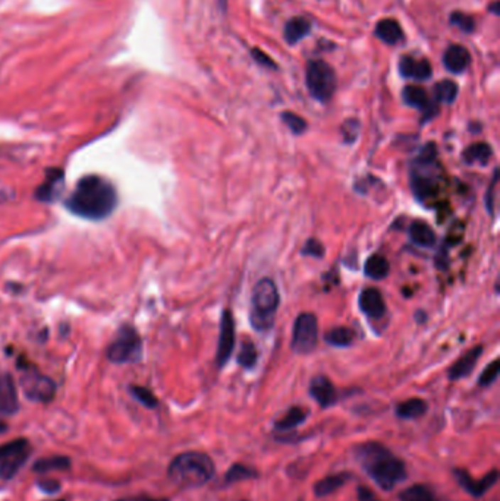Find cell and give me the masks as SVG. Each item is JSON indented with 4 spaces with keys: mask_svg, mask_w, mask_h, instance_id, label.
<instances>
[{
    "mask_svg": "<svg viewBox=\"0 0 500 501\" xmlns=\"http://www.w3.org/2000/svg\"><path fill=\"white\" fill-rule=\"evenodd\" d=\"M428 409V404L425 400L414 397L405 400L396 406V415L401 419H417L423 417Z\"/></svg>",
    "mask_w": 500,
    "mask_h": 501,
    "instance_id": "cell-24",
    "label": "cell"
},
{
    "mask_svg": "<svg viewBox=\"0 0 500 501\" xmlns=\"http://www.w3.org/2000/svg\"><path fill=\"white\" fill-rule=\"evenodd\" d=\"M118 202L116 187L109 179L100 175H85L77 182L63 206L77 217L100 221L116 210Z\"/></svg>",
    "mask_w": 500,
    "mask_h": 501,
    "instance_id": "cell-1",
    "label": "cell"
},
{
    "mask_svg": "<svg viewBox=\"0 0 500 501\" xmlns=\"http://www.w3.org/2000/svg\"><path fill=\"white\" fill-rule=\"evenodd\" d=\"M359 308L369 318L379 320L386 314V304L380 290L370 287L364 289L359 294Z\"/></svg>",
    "mask_w": 500,
    "mask_h": 501,
    "instance_id": "cell-16",
    "label": "cell"
},
{
    "mask_svg": "<svg viewBox=\"0 0 500 501\" xmlns=\"http://www.w3.org/2000/svg\"><path fill=\"white\" fill-rule=\"evenodd\" d=\"M493 155V150L489 144L486 143H477L471 144L462 154L464 162L467 165H487L490 157Z\"/></svg>",
    "mask_w": 500,
    "mask_h": 501,
    "instance_id": "cell-25",
    "label": "cell"
},
{
    "mask_svg": "<svg viewBox=\"0 0 500 501\" xmlns=\"http://www.w3.org/2000/svg\"><path fill=\"white\" fill-rule=\"evenodd\" d=\"M214 475V463L209 454L187 451L176 456L168 469L169 480L179 488H198L207 484Z\"/></svg>",
    "mask_w": 500,
    "mask_h": 501,
    "instance_id": "cell-3",
    "label": "cell"
},
{
    "mask_svg": "<svg viewBox=\"0 0 500 501\" xmlns=\"http://www.w3.org/2000/svg\"><path fill=\"white\" fill-rule=\"evenodd\" d=\"M60 501H65V500H60Z\"/></svg>",
    "mask_w": 500,
    "mask_h": 501,
    "instance_id": "cell-46",
    "label": "cell"
},
{
    "mask_svg": "<svg viewBox=\"0 0 500 501\" xmlns=\"http://www.w3.org/2000/svg\"><path fill=\"white\" fill-rule=\"evenodd\" d=\"M377 501H379V500H377Z\"/></svg>",
    "mask_w": 500,
    "mask_h": 501,
    "instance_id": "cell-47",
    "label": "cell"
},
{
    "mask_svg": "<svg viewBox=\"0 0 500 501\" xmlns=\"http://www.w3.org/2000/svg\"><path fill=\"white\" fill-rule=\"evenodd\" d=\"M129 393L132 395V397H134L136 402L141 403V404H143L144 407H147V409H154V407H157V404H158L157 397H156L148 389H146V387H143V385H131V387H129Z\"/></svg>",
    "mask_w": 500,
    "mask_h": 501,
    "instance_id": "cell-34",
    "label": "cell"
},
{
    "mask_svg": "<svg viewBox=\"0 0 500 501\" xmlns=\"http://www.w3.org/2000/svg\"><path fill=\"white\" fill-rule=\"evenodd\" d=\"M219 2H220V4L223 5V6H224V4H226V0H219Z\"/></svg>",
    "mask_w": 500,
    "mask_h": 501,
    "instance_id": "cell-45",
    "label": "cell"
},
{
    "mask_svg": "<svg viewBox=\"0 0 500 501\" xmlns=\"http://www.w3.org/2000/svg\"><path fill=\"white\" fill-rule=\"evenodd\" d=\"M282 121L283 123L295 133V135H301L305 132L307 129V122L304 118L298 116L297 113L292 111H283L282 113Z\"/></svg>",
    "mask_w": 500,
    "mask_h": 501,
    "instance_id": "cell-36",
    "label": "cell"
},
{
    "mask_svg": "<svg viewBox=\"0 0 500 501\" xmlns=\"http://www.w3.org/2000/svg\"><path fill=\"white\" fill-rule=\"evenodd\" d=\"M399 72L405 78L425 81L431 77V65L425 59H414L413 56H402L399 60Z\"/></svg>",
    "mask_w": 500,
    "mask_h": 501,
    "instance_id": "cell-17",
    "label": "cell"
},
{
    "mask_svg": "<svg viewBox=\"0 0 500 501\" xmlns=\"http://www.w3.org/2000/svg\"><path fill=\"white\" fill-rule=\"evenodd\" d=\"M301 254L305 257H312V258H323L325 257V246L320 241L311 238L307 241L305 246L301 249Z\"/></svg>",
    "mask_w": 500,
    "mask_h": 501,
    "instance_id": "cell-37",
    "label": "cell"
},
{
    "mask_svg": "<svg viewBox=\"0 0 500 501\" xmlns=\"http://www.w3.org/2000/svg\"><path fill=\"white\" fill-rule=\"evenodd\" d=\"M109 362L124 365V363H135L143 358V338L136 329L131 324L119 327L116 336L113 337L106 351Z\"/></svg>",
    "mask_w": 500,
    "mask_h": 501,
    "instance_id": "cell-5",
    "label": "cell"
},
{
    "mask_svg": "<svg viewBox=\"0 0 500 501\" xmlns=\"http://www.w3.org/2000/svg\"><path fill=\"white\" fill-rule=\"evenodd\" d=\"M399 498L401 501H439L433 491H431L427 485H421V484H415L413 487L403 490Z\"/></svg>",
    "mask_w": 500,
    "mask_h": 501,
    "instance_id": "cell-31",
    "label": "cell"
},
{
    "mask_svg": "<svg viewBox=\"0 0 500 501\" xmlns=\"http://www.w3.org/2000/svg\"><path fill=\"white\" fill-rule=\"evenodd\" d=\"M376 35L386 44L395 45L403 38V31L395 19H381L376 27Z\"/></svg>",
    "mask_w": 500,
    "mask_h": 501,
    "instance_id": "cell-22",
    "label": "cell"
},
{
    "mask_svg": "<svg viewBox=\"0 0 500 501\" xmlns=\"http://www.w3.org/2000/svg\"><path fill=\"white\" fill-rule=\"evenodd\" d=\"M450 21H452L453 26L460 27V28H461L462 31H465V33H471V31L474 30V27H475L474 19H472L471 16L462 13V12H455V13L450 16Z\"/></svg>",
    "mask_w": 500,
    "mask_h": 501,
    "instance_id": "cell-39",
    "label": "cell"
},
{
    "mask_svg": "<svg viewBox=\"0 0 500 501\" xmlns=\"http://www.w3.org/2000/svg\"><path fill=\"white\" fill-rule=\"evenodd\" d=\"M453 473H455V476H457V481L460 483V485L474 497L484 495L493 485H496V483L499 480L497 469H493L491 472H489L484 478H482V480H479V481H475L474 478H471L469 473L464 469H455Z\"/></svg>",
    "mask_w": 500,
    "mask_h": 501,
    "instance_id": "cell-14",
    "label": "cell"
},
{
    "mask_svg": "<svg viewBox=\"0 0 500 501\" xmlns=\"http://www.w3.org/2000/svg\"><path fill=\"white\" fill-rule=\"evenodd\" d=\"M497 176H499V170L496 169L494 170V175H493V179H491V184H490V187H489V189H487V210H489V213L493 216V204H494V201H493V195H494V188H496V185H497Z\"/></svg>",
    "mask_w": 500,
    "mask_h": 501,
    "instance_id": "cell-40",
    "label": "cell"
},
{
    "mask_svg": "<svg viewBox=\"0 0 500 501\" xmlns=\"http://www.w3.org/2000/svg\"><path fill=\"white\" fill-rule=\"evenodd\" d=\"M71 466V459L66 456H52V458H44L40 459L34 463L33 470L38 473H48L53 470H66Z\"/></svg>",
    "mask_w": 500,
    "mask_h": 501,
    "instance_id": "cell-29",
    "label": "cell"
},
{
    "mask_svg": "<svg viewBox=\"0 0 500 501\" xmlns=\"http://www.w3.org/2000/svg\"><path fill=\"white\" fill-rule=\"evenodd\" d=\"M259 473L256 469H253L251 466H245L241 463H235L232 465L229 469H227L226 475H224V481L226 483H239V481H246V480H253Z\"/></svg>",
    "mask_w": 500,
    "mask_h": 501,
    "instance_id": "cell-32",
    "label": "cell"
},
{
    "mask_svg": "<svg viewBox=\"0 0 500 501\" xmlns=\"http://www.w3.org/2000/svg\"><path fill=\"white\" fill-rule=\"evenodd\" d=\"M30 444L26 439H18L0 446V478L9 481L30 458Z\"/></svg>",
    "mask_w": 500,
    "mask_h": 501,
    "instance_id": "cell-9",
    "label": "cell"
},
{
    "mask_svg": "<svg viewBox=\"0 0 500 501\" xmlns=\"http://www.w3.org/2000/svg\"><path fill=\"white\" fill-rule=\"evenodd\" d=\"M310 395L322 407H330L337 400V393L333 382L325 377L317 375L310 382Z\"/></svg>",
    "mask_w": 500,
    "mask_h": 501,
    "instance_id": "cell-15",
    "label": "cell"
},
{
    "mask_svg": "<svg viewBox=\"0 0 500 501\" xmlns=\"http://www.w3.org/2000/svg\"><path fill=\"white\" fill-rule=\"evenodd\" d=\"M307 87L317 101H329L336 91V74L332 66L323 60L310 62L307 66Z\"/></svg>",
    "mask_w": 500,
    "mask_h": 501,
    "instance_id": "cell-8",
    "label": "cell"
},
{
    "mask_svg": "<svg viewBox=\"0 0 500 501\" xmlns=\"http://www.w3.org/2000/svg\"><path fill=\"white\" fill-rule=\"evenodd\" d=\"M443 62L446 70L453 72V74H461L464 72L471 63V56L468 50L460 44H453L445 52Z\"/></svg>",
    "mask_w": 500,
    "mask_h": 501,
    "instance_id": "cell-20",
    "label": "cell"
},
{
    "mask_svg": "<svg viewBox=\"0 0 500 501\" xmlns=\"http://www.w3.org/2000/svg\"><path fill=\"white\" fill-rule=\"evenodd\" d=\"M116 501H170L168 498H151L147 495H138V497H126V498H121Z\"/></svg>",
    "mask_w": 500,
    "mask_h": 501,
    "instance_id": "cell-44",
    "label": "cell"
},
{
    "mask_svg": "<svg viewBox=\"0 0 500 501\" xmlns=\"http://www.w3.org/2000/svg\"><path fill=\"white\" fill-rule=\"evenodd\" d=\"M307 417H308V412L304 411L303 407L293 406V407L289 409V411H288L279 421H276L275 428H276L278 431H281V432H283V431H290V429H293V428L300 426L301 424H304L305 419H307Z\"/></svg>",
    "mask_w": 500,
    "mask_h": 501,
    "instance_id": "cell-27",
    "label": "cell"
},
{
    "mask_svg": "<svg viewBox=\"0 0 500 501\" xmlns=\"http://www.w3.org/2000/svg\"><path fill=\"white\" fill-rule=\"evenodd\" d=\"M349 478H351V473H348V472H340L336 475L326 476L314 485V492L318 497L329 495V494L337 491L339 488H342L349 481Z\"/></svg>",
    "mask_w": 500,
    "mask_h": 501,
    "instance_id": "cell-23",
    "label": "cell"
},
{
    "mask_svg": "<svg viewBox=\"0 0 500 501\" xmlns=\"http://www.w3.org/2000/svg\"><path fill=\"white\" fill-rule=\"evenodd\" d=\"M38 488L43 491V492H48V494H55L60 490V484L55 480H43L38 483Z\"/></svg>",
    "mask_w": 500,
    "mask_h": 501,
    "instance_id": "cell-41",
    "label": "cell"
},
{
    "mask_svg": "<svg viewBox=\"0 0 500 501\" xmlns=\"http://www.w3.org/2000/svg\"><path fill=\"white\" fill-rule=\"evenodd\" d=\"M318 341V323L314 314L304 312L297 316L293 324L292 349L298 355L311 353Z\"/></svg>",
    "mask_w": 500,
    "mask_h": 501,
    "instance_id": "cell-10",
    "label": "cell"
},
{
    "mask_svg": "<svg viewBox=\"0 0 500 501\" xmlns=\"http://www.w3.org/2000/svg\"><path fill=\"white\" fill-rule=\"evenodd\" d=\"M500 365H499V359H496V360H493L491 363H490V365L482 373V375H480V380H479V384L482 385V387H489V385H491L496 380H497V377H499V368Z\"/></svg>",
    "mask_w": 500,
    "mask_h": 501,
    "instance_id": "cell-38",
    "label": "cell"
},
{
    "mask_svg": "<svg viewBox=\"0 0 500 501\" xmlns=\"http://www.w3.org/2000/svg\"><path fill=\"white\" fill-rule=\"evenodd\" d=\"M253 56H254V59H256L257 62H260V63L264 65V66H266V65H267V66H271V67L276 66L275 63L271 62V59H270L266 53H263V52L259 50V49H254V50H253Z\"/></svg>",
    "mask_w": 500,
    "mask_h": 501,
    "instance_id": "cell-43",
    "label": "cell"
},
{
    "mask_svg": "<svg viewBox=\"0 0 500 501\" xmlns=\"http://www.w3.org/2000/svg\"><path fill=\"white\" fill-rule=\"evenodd\" d=\"M408 232H409V238H411V241L421 248L435 246L436 239H438L435 231L431 229V227L423 220L413 221L411 226H409Z\"/></svg>",
    "mask_w": 500,
    "mask_h": 501,
    "instance_id": "cell-21",
    "label": "cell"
},
{
    "mask_svg": "<svg viewBox=\"0 0 500 501\" xmlns=\"http://www.w3.org/2000/svg\"><path fill=\"white\" fill-rule=\"evenodd\" d=\"M355 458L371 480L384 491L406 480V465L381 443L369 441L355 447Z\"/></svg>",
    "mask_w": 500,
    "mask_h": 501,
    "instance_id": "cell-2",
    "label": "cell"
},
{
    "mask_svg": "<svg viewBox=\"0 0 500 501\" xmlns=\"http://www.w3.org/2000/svg\"><path fill=\"white\" fill-rule=\"evenodd\" d=\"M18 409L19 399L13 378L9 373L0 370V419L15 415Z\"/></svg>",
    "mask_w": 500,
    "mask_h": 501,
    "instance_id": "cell-13",
    "label": "cell"
},
{
    "mask_svg": "<svg viewBox=\"0 0 500 501\" xmlns=\"http://www.w3.org/2000/svg\"><path fill=\"white\" fill-rule=\"evenodd\" d=\"M65 188V172L62 167L45 169L44 180L37 187L34 197L40 202L52 204L56 202Z\"/></svg>",
    "mask_w": 500,
    "mask_h": 501,
    "instance_id": "cell-12",
    "label": "cell"
},
{
    "mask_svg": "<svg viewBox=\"0 0 500 501\" xmlns=\"http://www.w3.org/2000/svg\"><path fill=\"white\" fill-rule=\"evenodd\" d=\"M482 353H483V348H482V346L472 348L471 351H468L467 353H464V355L450 367V370H449V380L457 381V380H461V378L469 375V374L472 373L474 367L477 365V362H479Z\"/></svg>",
    "mask_w": 500,
    "mask_h": 501,
    "instance_id": "cell-18",
    "label": "cell"
},
{
    "mask_svg": "<svg viewBox=\"0 0 500 501\" xmlns=\"http://www.w3.org/2000/svg\"><path fill=\"white\" fill-rule=\"evenodd\" d=\"M279 307V292L271 279H261L253 290L249 320L256 330L267 331L275 323Z\"/></svg>",
    "mask_w": 500,
    "mask_h": 501,
    "instance_id": "cell-4",
    "label": "cell"
},
{
    "mask_svg": "<svg viewBox=\"0 0 500 501\" xmlns=\"http://www.w3.org/2000/svg\"><path fill=\"white\" fill-rule=\"evenodd\" d=\"M310 30H311V24L307 19L292 18L288 21V24L285 27V40L289 44H297L304 37H307Z\"/></svg>",
    "mask_w": 500,
    "mask_h": 501,
    "instance_id": "cell-26",
    "label": "cell"
},
{
    "mask_svg": "<svg viewBox=\"0 0 500 501\" xmlns=\"http://www.w3.org/2000/svg\"><path fill=\"white\" fill-rule=\"evenodd\" d=\"M436 147L435 144H427L418 157L415 158V163L411 173V184L415 195L420 199H425L430 195H433L438 187V158H436Z\"/></svg>",
    "mask_w": 500,
    "mask_h": 501,
    "instance_id": "cell-6",
    "label": "cell"
},
{
    "mask_svg": "<svg viewBox=\"0 0 500 501\" xmlns=\"http://www.w3.org/2000/svg\"><path fill=\"white\" fill-rule=\"evenodd\" d=\"M235 348V320L234 315L229 309H224L222 312L220 320V337L216 352V363L217 367L222 368L226 365V362L229 360Z\"/></svg>",
    "mask_w": 500,
    "mask_h": 501,
    "instance_id": "cell-11",
    "label": "cell"
},
{
    "mask_svg": "<svg viewBox=\"0 0 500 501\" xmlns=\"http://www.w3.org/2000/svg\"><path fill=\"white\" fill-rule=\"evenodd\" d=\"M325 340L330 346L345 348L354 341V331L348 327H335L326 333Z\"/></svg>",
    "mask_w": 500,
    "mask_h": 501,
    "instance_id": "cell-30",
    "label": "cell"
},
{
    "mask_svg": "<svg viewBox=\"0 0 500 501\" xmlns=\"http://www.w3.org/2000/svg\"><path fill=\"white\" fill-rule=\"evenodd\" d=\"M402 96H403V101L408 106L423 110L424 113H427V116L431 118V113H436V107L433 103H431L427 91L424 88L417 87V85H408L403 88Z\"/></svg>",
    "mask_w": 500,
    "mask_h": 501,
    "instance_id": "cell-19",
    "label": "cell"
},
{
    "mask_svg": "<svg viewBox=\"0 0 500 501\" xmlns=\"http://www.w3.org/2000/svg\"><path fill=\"white\" fill-rule=\"evenodd\" d=\"M435 96H436L438 101L445 103V104H452L455 100H457L458 85L450 79L440 81L435 87Z\"/></svg>",
    "mask_w": 500,
    "mask_h": 501,
    "instance_id": "cell-33",
    "label": "cell"
},
{
    "mask_svg": "<svg viewBox=\"0 0 500 501\" xmlns=\"http://www.w3.org/2000/svg\"><path fill=\"white\" fill-rule=\"evenodd\" d=\"M364 271H366V276L373 279V280H381L384 277H388L389 271H391V265L389 261L386 260L383 255H371L366 265H364Z\"/></svg>",
    "mask_w": 500,
    "mask_h": 501,
    "instance_id": "cell-28",
    "label": "cell"
},
{
    "mask_svg": "<svg viewBox=\"0 0 500 501\" xmlns=\"http://www.w3.org/2000/svg\"><path fill=\"white\" fill-rule=\"evenodd\" d=\"M238 363L241 367L249 370L257 363V348L251 341H245L238 353Z\"/></svg>",
    "mask_w": 500,
    "mask_h": 501,
    "instance_id": "cell-35",
    "label": "cell"
},
{
    "mask_svg": "<svg viewBox=\"0 0 500 501\" xmlns=\"http://www.w3.org/2000/svg\"><path fill=\"white\" fill-rule=\"evenodd\" d=\"M18 368L21 371V387L28 400L37 403H49L56 396V382L48 375L41 374L27 358L18 359Z\"/></svg>",
    "mask_w": 500,
    "mask_h": 501,
    "instance_id": "cell-7",
    "label": "cell"
},
{
    "mask_svg": "<svg viewBox=\"0 0 500 501\" xmlns=\"http://www.w3.org/2000/svg\"><path fill=\"white\" fill-rule=\"evenodd\" d=\"M357 495H358V501H377V497L374 495V492L367 487H359L357 490Z\"/></svg>",
    "mask_w": 500,
    "mask_h": 501,
    "instance_id": "cell-42",
    "label": "cell"
}]
</instances>
